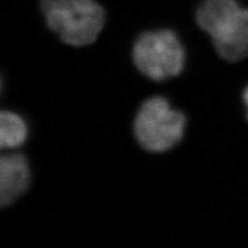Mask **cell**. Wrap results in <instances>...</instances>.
Here are the masks:
<instances>
[{
    "label": "cell",
    "instance_id": "cell-1",
    "mask_svg": "<svg viewBox=\"0 0 248 248\" xmlns=\"http://www.w3.org/2000/svg\"><path fill=\"white\" fill-rule=\"evenodd\" d=\"M197 22L224 60L235 62L248 55V8L235 0H202Z\"/></svg>",
    "mask_w": 248,
    "mask_h": 248
},
{
    "label": "cell",
    "instance_id": "cell-2",
    "mask_svg": "<svg viewBox=\"0 0 248 248\" xmlns=\"http://www.w3.org/2000/svg\"><path fill=\"white\" fill-rule=\"evenodd\" d=\"M40 9L49 29L73 46L94 43L106 21L95 0H40Z\"/></svg>",
    "mask_w": 248,
    "mask_h": 248
},
{
    "label": "cell",
    "instance_id": "cell-3",
    "mask_svg": "<svg viewBox=\"0 0 248 248\" xmlns=\"http://www.w3.org/2000/svg\"><path fill=\"white\" fill-rule=\"evenodd\" d=\"M186 119L167 99L154 97L142 104L135 120V136L148 152L161 153L175 147L184 136Z\"/></svg>",
    "mask_w": 248,
    "mask_h": 248
},
{
    "label": "cell",
    "instance_id": "cell-4",
    "mask_svg": "<svg viewBox=\"0 0 248 248\" xmlns=\"http://www.w3.org/2000/svg\"><path fill=\"white\" fill-rule=\"evenodd\" d=\"M132 58L141 74L152 80L161 82L182 73L185 51L172 31H148L138 37L133 46Z\"/></svg>",
    "mask_w": 248,
    "mask_h": 248
},
{
    "label": "cell",
    "instance_id": "cell-5",
    "mask_svg": "<svg viewBox=\"0 0 248 248\" xmlns=\"http://www.w3.org/2000/svg\"><path fill=\"white\" fill-rule=\"evenodd\" d=\"M29 183V163L22 154H0V208L17 200Z\"/></svg>",
    "mask_w": 248,
    "mask_h": 248
},
{
    "label": "cell",
    "instance_id": "cell-6",
    "mask_svg": "<svg viewBox=\"0 0 248 248\" xmlns=\"http://www.w3.org/2000/svg\"><path fill=\"white\" fill-rule=\"evenodd\" d=\"M28 138V125L18 114L0 110V152L22 146Z\"/></svg>",
    "mask_w": 248,
    "mask_h": 248
},
{
    "label": "cell",
    "instance_id": "cell-7",
    "mask_svg": "<svg viewBox=\"0 0 248 248\" xmlns=\"http://www.w3.org/2000/svg\"><path fill=\"white\" fill-rule=\"evenodd\" d=\"M243 101L245 104V107H246V111H247V119H248V86L244 90L243 93Z\"/></svg>",
    "mask_w": 248,
    "mask_h": 248
},
{
    "label": "cell",
    "instance_id": "cell-8",
    "mask_svg": "<svg viewBox=\"0 0 248 248\" xmlns=\"http://www.w3.org/2000/svg\"><path fill=\"white\" fill-rule=\"evenodd\" d=\"M0 91H1V82H0Z\"/></svg>",
    "mask_w": 248,
    "mask_h": 248
}]
</instances>
